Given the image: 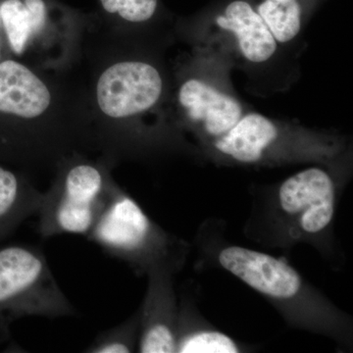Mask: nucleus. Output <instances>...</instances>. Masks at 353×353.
Masks as SVG:
<instances>
[{"label":"nucleus","instance_id":"obj_3","mask_svg":"<svg viewBox=\"0 0 353 353\" xmlns=\"http://www.w3.org/2000/svg\"><path fill=\"white\" fill-rule=\"evenodd\" d=\"M87 238L138 276H146L157 267L182 271L192 248L189 241L157 224L120 187Z\"/></svg>","mask_w":353,"mask_h":353},{"label":"nucleus","instance_id":"obj_17","mask_svg":"<svg viewBox=\"0 0 353 353\" xmlns=\"http://www.w3.org/2000/svg\"><path fill=\"white\" fill-rule=\"evenodd\" d=\"M104 10L118 14L132 23L150 20L157 8V0H99Z\"/></svg>","mask_w":353,"mask_h":353},{"label":"nucleus","instance_id":"obj_4","mask_svg":"<svg viewBox=\"0 0 353 353\" xmlns=\"http://www.w3.org/2000/svg\"><path fill=\"white\" fill-rule=\"evenodd\" d=\"M76 308L34 245H0V345L11 340L13 323L29 316H75Z\"/></svg>","mask_w":353,"mask_h":353},{"label":"nucleus","instance_id":"obj_10","mask_svg":"<svg viewBox=\"0 0 353 353\" xmlns=\"http://www.w3.org/2000/svg\"><path fill=\"white\" fill-rule=\"evenodd\" d=\"M176 353H241L254 347L216 328L201 314L190 294H181L176 336Z\"/></svg>","mask_w":353,"mask_h":353},{"label":"nucleus","instance_id":"obj_6","mask_svg":"<svg viewBox=\"0 0 353 353\" xmlns=\"http://www.w3.org/2000/svg\"><path fill=\"white\" fill-rule=\"evenodd\" d=\"M163 82L152 65L124 61L108 67L99 77L97 101L104 115L126 119L153 108L159 101Z\"/></svg>","mask_w":353,"mask_h":353},{"label":"nucleus","instance_id":"obj_7","mask_svg":"<svg viewBox=\"0 0 353 353\" xmlns=\"http://www.w3.org/2000/svg\"><path fill=\"white\" fill-rule=\"evenodd\" d=\"M178 273L169 267H157L146 275L148 289L139 307L141 327L137 352H176L179 299L175 276Z\"/></svg>","mask_w":353,"mask_h":353},{"label":"nucleus","instance_id":"obj_8","mask_svg":"<svg viewBox=\"0 0 353 353\" xmlns=\"http://www.w3.org/2000/svg\"><path fill=\"white\" fill-rule=\"evenodd\" d=\"M223 161L243 165L283 161L290 150V139L277 125L259 113L241 116L226 134L205 143Z\"/></svg>","mask_w":353,"mask_h":353},{"label":"nucleus","instance_id":"obj_12","mask_svg":"<svg viewBox=\"0 0 353 353\" xmlns=\"http://www.w3.org/2000/svg\"><path fill=\"white\" fill-rule=\"evenodd\" d=\"M216 22L221 29L233 32L241 53L248 61L263 63L275 54L277 41L259 14L248 2H232Z\"/></svg>","mask_w":353,"mask_h":353},{"label":"nucleus","instance_id":"obj_18","mask_svg":"<svg viewBox=\"0 0 353 353\" xmlns=\"http://www.w3.org/2000/svg\"><path fill=\"white\" fill-rule=\"evenodd\" d=\"M0 22H1V19H0Z\"/></svg>","mask_w":353,"mask_h":353},{"label":"nucleus","instance_id":"obj_2","mask_svg":"<svg viewBox=\"0 0 353 353\" xmlns=\"http://www.w3.org/2000/svg\"><path fill=\"white\" fill-rule=\"evenodd\" d=\"M341 192V183L321 167H309L274 187L254 190L243 236L285 254L294 246L310 245L340 270L345 260L336 234Z\"/></svg>","mask_w":353,"mask_h":353},{"label":"nucleus","instance_id":"obj_14","mask_svg":"<svg viewBox=\"0 0 353 353\" xmlns=\"http://www.w3.org/2000/svg\"><path fill=\"white\" fill-rule=\"evenodd\" d=\"M0 19L11 48L21 54L32 34L46 24V4L43 0H6L0 6Z\"/></svg>","mask_w":353,"mask_h":353},{"label":"nucleus","instance_id":"obj_1","mask_svg":"<svg viewBox=\"0 0 353 353\" xmlns=\"http://www.w3.org/2000/svg\"><path fill=\"white\" fill-rule=\"evenodd\" d=\"M197 269L227 272L264 297L288 326L353 347V318L304 278L285 257L236 245L227 238V224L208 218L199 225L194 245Z\"/></svg>","mask_w":353,"mask_h":353},{"label":"nucleus","instance_id":"obj_11","mask_svg":"<svg viewBox=\"0 0 353 353\" xmlns=\"http://www.w3.org/2000/svg\"><path fill=\"white\" fill-rule=\"evenodd\" d=\"M46 83L14 60L0 63V112L21 119H36L50 105Z\"/></svg>","mask_w":353,"mask_h":353},{"label":"nucleus","instance_id":"obj_16","mask_svg":"<svg viewBox=\"0 0 353 353\" xmlns=\"http://www.w3.org/2000/svg\"><path fill=\"white\" fill-rule=\"evenodd\" d=\"M139 310L130 316L128 319L105 330L95 336L85 352L92 353H129L138 350L139 339Z\"/></svg>","mask_w":353,"mask_h":353},{"label":"nucleus","instance_id":"obj_13","mask_svg":"<svg viewBox=\"0 0 353 353\" xmlns=\"http://www.w3.org/2000/svg\"><path fill=\"white\" fill-rule=\"evenodd\" d=\"M43 196L25 178L0 164V243L38 214Z\"/></svg>","mask_w":353,"mask_h":353},{"label":"nucleus","instance_id":"obj_15","mask_svg":"<svg viewBox=\"0 0 353 353\" xmlns=\"http://www.w3.org/2000/svg\"><path fill=\"white\" fill-rule=\"evenodd\" d=\"M256 12L277 43H289L301 31V9L297 0H264Z\"/></svg>","mask_w":353,"mask_h":353},{"label":"nucleus","instance_id":"obj_5","mask_svg":"<svg viewBox=\"0 0 353 353\" xmlns=\"http://www.w3.org/2000/svg\"><path fill=\"white\" fill-rule=\"evenodd\" d=\"M117 188L103 165L71 162L43 192L37 214L39 234L43 238L64 234L87 238Z\"/></svg>","mask_w":353,"mask_h":353},{"label":"nucleus","instance_id":"obj_9","mask_svg":"<svg viewBox=\"0 0 353 353\" xmlns=\"http://www.w3.org/2000/svg\"><path fill=\"white\" fill-rule=\"evenodd\" d=\"M179 101L189 119L201 129L205 143L226 134L243 116L240 102L196 79L183 83Z\"/></svg>","mask_w":353,"mask_h":353}]
</instances>
